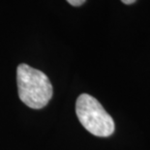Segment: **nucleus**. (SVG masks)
<instances>
[{
    "mask_svg": "<svg viewBox=\"0 0 150 150\" xmlns=\"http://www.w3.org/2000/svg\"><path fill=\"white\" fill-rule=\"evenodd\" d=\"M17 83L21 102L34 110L46 107L52 97V85L47 76L27 64L18 66Z\"/></svg>",
    "mask_w": 150,
    "mask_h": 150,
    "instance_id": "obj_1",
    "label": "nucleus"
},
{
    "mask_svg": "<svg viewBox=\"0 0 150 150\" xmlns=\"http://www.w3.org/2000/svg\"><path fill=\"white\" fill-rule=\"evenodd\" d=\"M76 113L81 125L92 135L106 138L113 134L115 126L112 117L91 95H79L76 102Z\"/></svg>",
    "mask_w": 150,
    "mask_h": 150,
    "instance_id": "obj_2",
    "label": "nucleus"
},
{
    "mask_svg": "<svg viewBox=\"0 0 150 150\" xmlns=\"http://www.w3.org/2000/svg\"><path fill=\"white\" fill-rule=\"evenodd\" d=\"M85 1L86 0H67V2H69V4L75 6V7H79V6L82 5Z\"/></svg>",
    "mask_w": 150,
    "mask_h": 150,
    "instance_id": "obj_3",
    "label": "nucleus"
},
{
    "mask_svg": "<svg viewBox=\"0 0 150 150\" xmlns=\"http://www.w3.org/2000/svg\"><path fill=\"white\" fill-rule=\"evenodd\" d=\"M124 4H126V5H131V4H134L137 0H121Z\"/></svg>",
    "mask_w": 150,
    "mask_h": 150,
    "instance_id": "obj_4",
    "label": "nucleus"
}]
</instances>
